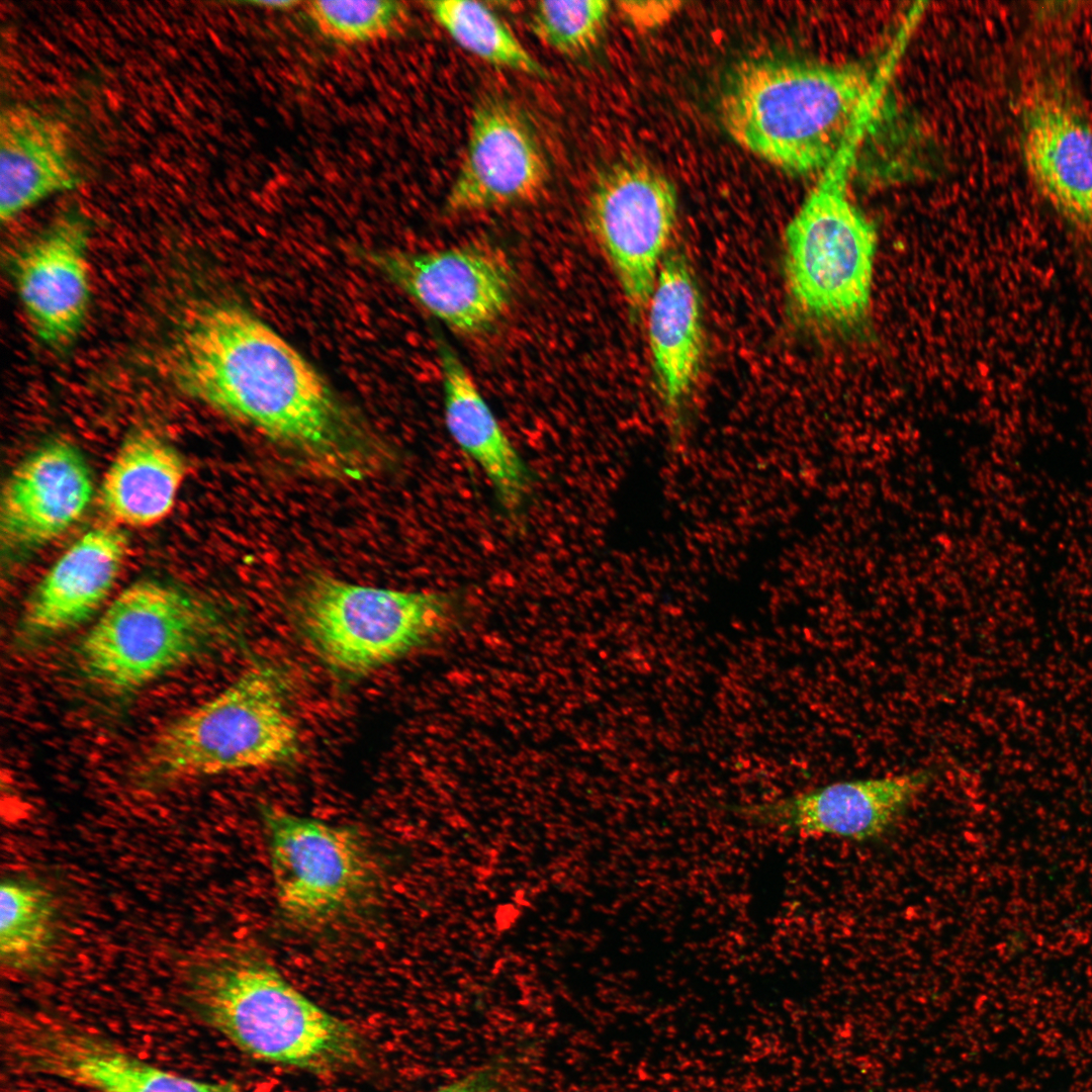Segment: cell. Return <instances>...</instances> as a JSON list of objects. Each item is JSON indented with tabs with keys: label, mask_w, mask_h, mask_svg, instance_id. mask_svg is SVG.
I'll use <instances>...</instances> for the list:
<instances>
[{
	"label": "cell",
	"mask_w": 1092,
	"mask_h": 1092,
	"mask_svg": "<svg viewBox=\"0 0 1092 1092\" xmlns=\"http://www.w3.org/2000/svg\"><path fill=\"white\" fill-rule=\"evenodd\" d=\"M170 370L193 398L240 421L328 476L359 479L393 461L386 443L284 338L235 302L200 307Z\"/></svg>",
	"instance_id": "1"
},
{
	"label": "cell",
	"mask_w": 1092,
	"mask_h": 1092,
	"mask_svg": "<svg viewBox=\"0 0 1092 1092\" xmlns=\"http://www.w3.org/2000/svg\"><path fill=\"white\" fill-rule=\"evenodd\" d=\"M907 34L897 32L877 68L754 60L729 78L721 120L741 147L791 174H820L855 127L878 111Z\"/></svg>",
	"instance_id": "2"
},
{
	"label": "cell",
	"mask_w": 1092,
	"mask_h": 1092,
	"mask_svg": "<svg viewBox=\"0 0 1092 1092\" xmlns=\"http://www.w3.org/2000/svg\"><path fill=\"white\" fill-rule=\"evenodd\" d=\"M186 994L196 1014L248 1055L314 1074L362 1066V1034L325 1010L249 943L220 944L188 967Z\"/></svg>",
	"instance_id": "3"
},
{
	"label": "cell",
	"mask_w": 1092,
	"mask_h": 1092,
	"mask_svg": "<svg viewBox=\"0 0 1092 1092\" xmlns=\"http://www.w3.org/2000/svg\"><path fill=\"white\" fill-rule=\"evenodd\" d=\"M869 126L861 122L846 139L785 230V277L796 311L840 335L862 328L871 305L878 235L847 188Z\"/></svg>",
	"instance_id": "4"
},
{
	"label": "cell",
	"mask_w": 1092,
	"mask_h": 1092,
	"mask_svg": "<svg viewBox=\"0 0 1092 1092\" xmlns=\"http://www.w3.org/2000/svg\"><path fill=\"white\" fill-rule=\"evenodd\" d=\"M234 631L209 600L145 579L111 602L81 639L76 660L94 688L123 697L225 643Z\"/></svg>",
	"instance_id": "5"
},
{
	"label": "cell",
	"mask_w": 1092,
	"mask_h": 1092,
	"mask_svg": "<svg viewBox=\"0 0 1092 1092\" xmlns=\"http://www.w3.org/2000/svg\"><path fill=\"white\" fill-rule=\"evenodd\" d=\"M298 744L280 678L255 666L160 729L139 761L138 776L154 786L274 765L291 759Z\"/></svg>",
	"instance_id": "6"
},
{
	"label": "cell",
	"mask_w": 1092,
	"mask_h": 1092,
	"mask_svg": "<svg viewBox=\"0 0 1092 1092\" xmlns=\"http://www.w3.org/2000/svg\"><path fill=\"white\" fill-rule=\"evenodd\" d=\"M292 614L309 647L330 669L359 677L451 630L459 605L444 592L359 585L315 572L296 589Z\"/></svg>",
	"instance_id": "7"
},
{
	"label": "cell",
	"mask_w": 1092,
	"mask_h": 1092,
	"mask_svg": "<svg viewBox=\"0 0 1092 1092\" xmlns=\"http://www.w3.org/2000/svg\"><path fill=\"white\" fill-rule=\"evenodd\" d=\"M270 868L283 914L303 926L330 922L371 888L373 867L351 828L262 808Z\"/></svg>",
	"instance_id": "8"
},
{
	"label": "cell",
	"mask_w": 1092,
	"mask_h": 1092,
	"mask_svg": "<svg viewBox=\"0 0 1092 1092\" xmlns=\"http://www.w3.org/2000/svg\"><path fill=\"white\" fill-rule=\"evenodd\" d=\"M677 212L674 186L653 168L616 166L599 181L587 224L633 315L648 306Z\"/></svg>",
	"instance_id": "9"
},
{
	"label": "cell",
	"mask_w": 1092,
	"mask_h": 1092,
	"mask_svg": "<svg viewBox=\"0 0 1092 1092\" xmlns=\"http://www.w3.org/2000/svg\"><path fill=\"white\" fill-rule=\"evenodd\" d=\"M1021 151L1043 198L1071 224L1092 232V123L1060 68H1043L1027 81Z\"/></svg>",
	"instance_id": "10"
},
{
	"label": "cell",
	"mask_w": 1092,
	"mask_h": 1092,
	"mask_svg": "<svg viewBox=\"0 0 1092 1092\" xmlns=\"http://www.w3.org/2000/svg\"><path fill=\"white\" fill-rule=\"evenodd\" d=\"M362 257L423 308L464 335L491 328L511 300L510 267L483 246L422 253L362 251Z\"/></svg>",
	"instance_id": "11"
},
{
	"label": "cell",
	"mask_w": 1092,
	"mask_h": 1092,
	"mask_svg": "<svg viewBox=\"0 0 1092 1092\" xmlns=\"http://www.w3.org/2000/svg\"><path fill=\"white\" fill-rule=\"evenodd\" d=\"M935 777L918 768L834 782L738 811L751 824L792 835L872 840L894 827Z\"/></svg>",
	"instance_id": "12"
},
{
	"label": "cell",
	"mask_w": 1092,
	"mask_h": 1092,
	"mask_svg": "<svg viewBox=\"0 0 1092 1092\" xmlns=\"http://www.w3.org/2000/svg\"><path fill=\"white\" fill-rule=\"evenodd\" d=\"M541 148L516 107L482 99L472 113L468 143L446 197V210L463 213L533 200L547 180Z\"/></svg>",
	"instance_id": "13"
},
{
	"label": "cell",
	"mask_w": 1092,
	"mask_h": 1092,
	"mask_svg": "<svg viewBox=\"0 0 1092 1092\" xmlns=\"http://www.w3.org/2000/svg\"><path fill=\"white\" fill-rule=\"evenodd\" d=\"M90 236L88 216L71 207L27 242L14 260L15 285L26 316L35 335L52 348L70 345L85 323Z\"/></svg>",
	"instance_id": "14"
},
{
	"label": "cell",
	"mask_w": 1092,
	"mask_h": 1092,
	"mask_svg": "<svg viewBox=\"0 0 1092 1092\" xmlns=\"http://www.w3.org/2000/svg\"><path fill=\"white\" fill-rule=\"evenodd\" d=\"M11 1050L24 1068L100 1092H238L232 1082H204L144 1062L106 1038L57 1021L14 1027Z\"/></svg>",
	"instance_id": "15"
},
{
	"label": "cell",
	"mask_w": 1092,
	"mask_h": 1092,
	"mask_svg": "<svg viewBox=\"0 0 1092 1092\" xmlns=\"http://www.w3.org/2000/svg\"><path fill=\"white\" fill-rule=\"evenodd\" d=\"M93 496V479L72 443L50 442L20 462L1 493L0 534L10 551L40 547L83 516Z\"/></svg>",
	"instance_id": "16"
},
{
	"label": "cell",
	"mask_w": 1092,
	"mask_h": 1092,
	"mask_svg": "<svg viewBox=\"0 0 1092 1092\" xmlns=\"http://www.w3.org/2000/svg\"><path fill=\"white\" fill-rule=\"evenodd\" d=\"M648 342L656 389L674 441L685 436V410L703 356L702 298L682 253H666L648 306Z\"/></svg>",
	"instance_id": "17"
},
{
	"label": "cell",
	"mask_w": 1092,
	"mask_h": 1092,
	"mask_svg": "<svg viewBox=\"0 0 1092 1092\" xmlns=\"http://www.w3.org/2000/svg\"><path fill=\"white\" fill-rule=\"evenodd\" d=\"M82 176L70 126L38 106L14 103L0 114V218L62 191L75 189Z\"/></svg>",
	"instance_id": "18"
},
{
	"label": "cell",
	"mask_w": 1092,
	"mask_h": 1092,
	"mask_svg": "<svg viewBox=\"0 0 1092 1092\" xmlns=\"http://www.w3.org/2000/svg\"><path fill=\"white\" fill-rule=\"evenodd\" d=\"M120 528L95 527L72 544L50 567L25 604L22 632L29 638L53 636L87 620L113 588L128 553Z\"/></svg>",
	"instance_id": "19"
},
{
	"label": "cell",
	"mask_w": 1092,
	"mask_h": 1092,
	"mask_svg": "<svg viewBox=\"0 0 1092 1092\" xmlns=\"http://www.w3.org/2000/svg\"><path fill=\"white\" fill-rule=\"evenodd\" d=\"M438 353L447 430L482 469L500 505L514 513L530 494V470L455 351L439 339Z\"/></svg>",
	"instance_id": "20"
},
{
	"label": "cell",
	"mask_w": 1092,
	"mask_h": 1092,
	"mask_svg": "<svg viewBox=\"0 0 1092 1092\" xmlns=\"http://www.w3.org/2000/svg\"><path fill=\"white\" fill-rule=\"evenodd\" d=\"M187 466L178 450L151 431L127 437L99 489L101 509L114 523L151 527L172 511Z\"/></svg>",
	"instance_id": "21"
},
{
	"label": "cell",
	"mask_w": 1092,
	"mask_h": 1092,
	"mask_svg": "<svg viewBox=\"0 0 1092 1092\" xmlns=\"http://www.w3.org/2000/svg\"><path fill=\"white\" fill-rule=\"evenodd\" d=\"M59 904L46 884L9 877L0 886V959L21 972L49 965L58 938Z\"/></svg>",
	"instance_id": "22"
},
{
	"label": "cell",
	"mask_w": 1092,
	"mask_h": 1092,
	"mask_svg": "<svg viewBox=\"0 0 1092 1092\" xmlns=\"http://www.w3.org/2000/svg\"><path fill=\"white\" fill-rule=\"evenodd\" d=\"M425 5L456 43L484 62L532 76L547 75L509 26L484 4L434 0Z\"/></svg>",
	"instance_id": "23"
},
{
	"label": "cell",
	"mask_w": 1092,
	"mask_h": 1092,
	"mask_svg": "<svg viewBox=\"0 0 1092 1092\" xmlns=\"http://www.w3.org/2000/svg\"><path fill=\"white\" fill-rule=\"evenodd\" d=\"M305 10L325 36L343 43L395 35L403 30L408 19L404 3L390 0H317L307 2Z\"/></svg>",
	"instance_id": "24"
},
{
	"label": "cell",
	"mask_w": 1092,
	"mask_h": 1092,
	"mask_svg": "<svg viewBox=\"0 0 1092 1092\" xmlns=\"http://www.w3.org/2000/svg\"><path fill=\"white\" fill-rule=\"evenodd\" d=\"M610 10L605 0L540 1L531 16L536 36L559 54L577 56L598 40Z\"/></svg>",
	"instance_id": "25"
},
{
	"label": "cell",
	"mask_w": 1092,
	"mask_h": 1092,
	"mask_svg": "<svg viewBox=\"0 0 1092 1092\" xmlns=\"http://www.w3.org/2000/svg\"><path fill=\"white\" fill-rule=\"evenodd\" d=\"M518 1077L510 1061L487 1062L431 1092H518Z\"/></svg>",
	"instance_id": "26"
},
{
	"label": "cell",
	"mask_w": 1092,
	"mask_h": 1092,
	"mask_svg": "<svg viewBox=\"0 0 1092 1092\" xmlns=\"http://www.w3.org/2000/svg\"><path fill=\"white\" fill-rule=\"evenodd\" d=\"M677 1H621L623 15L638 28H654L666 22L680 7Z\"/></svg>",
	"instance_id": "27"
},
{
	"label": "cell",
	"mask_w": 1092,
	"mask_h": 1092,
	"mask_svg": "<svg viewBox=\"0 0 1092 1092\" xmlns=\"http://www.w3.org/2000/svg\"><path fill=\"white\" fill-rule=\"evenodd\" d=\"M299 3L300 2H298V1H289V0H282V1H280V0L270 1L269 0V1H253V2H250V4L259 6L261 8H267V9H273V10L291 9L295 5H298Z\"/></svg>",
	"instance_id": "28"
}]
</instances>
